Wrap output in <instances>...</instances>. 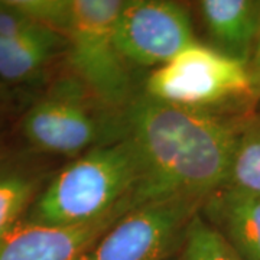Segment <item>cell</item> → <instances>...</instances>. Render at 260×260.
<instances>
[{
  "label": "cell",
  "instance_id": "cell-17",
  "mask_svg": "<svg viewBox=\"0 0 260 260\" xmlns=\"http://www.w3.org/2000/svg\"><path fill=\"white\" fill-rule=\"evenodd\" d=\"M0 127H2V117H0Z\"/></svg>",
  "mask_w": 260,
  "mask_h": 260
},
{
  "label": "cell",
  "instance_id": "cell-14",
  "mask_svg": "<svg viewBox=\"0 0 260 260\" xmlns=\"http://www.w3.org/2000/svg\"><path fill=\"white\" fill-rule=\"evenodd\" d=\"M184 260H243L223 236L198 214L184 242Z\"/></svg>",
  "mask_w": 260,
  "mask_h": 260
},
{
  "label": "cell",
  "instance_id": "cell-7",
  "mask_svg": "<svg viewBox=\"0 0 260 260\" xmlns=\"http://www.w3.org/2000/svg\"><path fill=\"white\" fill-rule=\"evenodd\" d=\"M198 42L188 10L168 0L124 2L117 23V49L130 67L159 68Z\"/></svg>",
  "mask_w": 260,
  "mask_h": 260
},
{
  "label": "cell",
  "instance_id": "cell-16",
  "mask_svg": "<svg viewBox=\"0 0 260 260\" xmlns=\"http://www.w3.org/2000/svg\"><path fill=\"white\" fill-rule=\"evenodd\" d=\"M256 102H257V104H256V116H254L253 121H254V123H257V124L260 126V95L257 97V100H256Z\"/></svg>",
  "mask_w": 260,
  "mask_h": 260
},
{
  "label": "cell",
  "instance_id": "cell-3",
  "mask_svg": "<svg viewBox=\"0 0 260 260\" xmlns=\"http://www.w3.org/2000/svg\"><path fill=\"white\" fill-rule=\"evenodd\" d=\"M140 182V162L124 136L84 152L48 181L25 220L73 225L102 218L123 205H133Z\"/></svg>",
  "mask_w": 260,
  "mask_h": 260
},
{
  "label": "cell",
  "instance_id": "cell-8",
  "mask_svg": "<svg viewBox=\"0 0 260 260\" xmlns=\"http://www.w3.org/2000/svg\"><path fill=\"white\" fill-rule=\"evenodd\" d=\"M133 205H123L102 218L73 225L22 220L0 236V260H85L95 243Z\"/></svg>",
  "mask_w": 260,
  "mask_h": 260
},
{
  "label": "cell",
  "instance_id": "cell-15",
  "mask_svg": "<svg viewBox=\"0 0 260 260\" xmlns=\"http://www.w3.org/2000/svg\"><path fill=\"white\" fill-rule=\"evenodd\" d=\"M249 71L251 75V81H253V90H254V99L257 100L260 95V34L256 49L253 52L250 64H249Z\"/></svg>",
  "mask_w": 260,
  "mask_h": 260
},
{
  "label": "cell",
  "instance_id": "cell-12",
  "mask_svg": "<svg viewBox=\"0 0 260 260\" xmlns=\"http://www.w3.org/2000/svg\"><path fill=\"white\" fill-rule=\"evenodd\" d=\"M45 174L20 159H0V236L20 223L45 186Z\"/></svg>",
  "mask_w": 260,
  "mask_h": 260
},
{
  "label": "cell",
  "instance_id": "cell-5",
  "mask_svg": "<svg viewBox=\"0 0 260 260\" xmlns=\"http://www.w3.org/2000/svg\"><path fill=\"white\" fill-rule=\"evenodd\" d=\"M143 93L167 104L215 113L227 103L254 99L249 67L200 42L153 70Z\"/></svg>",
  "mask_w": 260,
  "mask_h": 260
},
{
  "label": "cell",
  "instance_id": "cell-4",
  "mask_svg": "<svg viewBox=\"0 0 260 260\" xmlns=\"http://www.w3.org/2000/svg\"><path fill=\"white\" fill-rule=\"evenodd\" d=\"M123 113L104 106L80 78L68 74L29 107L20 129L35 150L74 159L124 138Z\"/></svg>",
  "mask_w": 260,
  "mask_h": 260
},
{
  "label": "cell",
  "instance_id": "cell-2",
  "mask_svg": "<svg viewBox=\"0 0 260 260\" xmlns=\"http://www.w3.org/2000/svg\"><path fill=\"white\" fill-rule=\"evenodd\" d=\"M30 18L67 42L71 74L114 112L123 113L139 93L130 65L117 49L116 23L123 0H13Z\"/></svg>",
  "mask_w": 260,
  "mask_h": 260
},
{
  "label": "cell",
  "instance_id": "cell-9",
  "mask_svg": "<svg viewBox=\"0 0 260 260\" xmlns=\"http://www.w3.org/2000/svg\"><path fill=\"white\" fill-rule=\"evenodd\" d=\"M198 9L208 47L249 67L260 34V2L203 0Z\"/></svg>",
  "mask_w": 260,
  "mask_h": 260
},
{
  "label": "cell",
  "instance_id": "cell-6",
  "mask_svg": "<svg viewBox=\"0 0 260 260\" xmlns=\"http://www.w3.org/2000/svg\"><path fill=\"white\" fill-rule=\"evenodd\" d=\"M204 198L169 197L132 207L104 233L85 260H167L182 247Z\"/></svg>",
  "mask_w": 260,
  "mask_h": 260
},
{
  "label": "cell",
  "instance_id": "cell-1",
  "mask_svg": "<svg viewBox=\"0 0 260 260\" xmlns=\"http://www.w3.org/2000/svg\"><path fill=\"white\" fill-rule=\"evenodd\" d=\"M138 152L135 207L169 197L207 198L227 184L244 126L223 114L158 102L139 93L123 113Z\"/></svg>",
  "mask_w": 260,
  "mask_h": 260
},
{
  "label": "cell",
  "instance_id": "cell-11",
  "mask_svg": "<svg viewBox=\"0 0 260 260\" xmlns=\"http://www.w3.org/2000/svg\"><path fill=\"white\" fill-rule=\"evenodd\" d=\"M65 51L64 38L41 22L19 35L0 38V83L34 81Z\"/></svg>",
  "mask_w": 260,
  "mask_h": 260
},
{
  "label": "cell",
  "instance_id": "cell-13",
  "mask_svg": "<svg viewBox=\"0 0 260 260\" xmlns=\"http://www.w3.org/2000/svg\"><path fill=\"white\" fill-rule=\"evenodd\" d=\"M225 185L260 197V126L253 120L240 133Z\"/></svg>",
  "mask_w": 260,
  "mask_h": 260
},
{
  "label": "cell",
  "instance_id": "cell-10",
  "mask_svg": "<svg viewBox=\"0 0 260 260\" xmlns=\"http://www.w3.org/2000/svg\"><path fill=\"white\" fill-rule=\"evenodd\" d=\"M201 217L243 260H260V197L224 185L208 195Z\"/></svg>",
  "mask_w": 260,
  "mask_h": 260
}]
</instances>
